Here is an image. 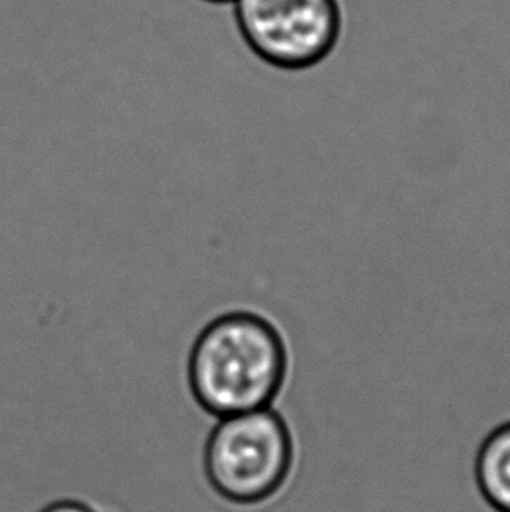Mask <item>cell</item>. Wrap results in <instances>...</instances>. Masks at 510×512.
Wrapping results in <instances>:
<instances>
[{
	"mask_svg": "<svg viewBox=\"0 0 510 512\" xmlns=\"http://www.w3.org/2000/svg\"><path fill=\"white\" fill-rule=\"evenodd\" d=\"M285 369L282 341L266 320L228 313L201 333L189 360V380L208 413L224 416L269 408Z\"/></svg>",
	"mask_w": 510,
	"mask_h": 512,
	"instance_id": "obj_1",
	"label": "cell"
},
{
	"mask_svg": "<svg viewBox=\"0 0 510 512\" xmlns=\"http://www.w3.org/2000/svg\"><path fill=\"white\" fill-rule=\"evenodd\" d=\"M294 446L282 416L271 408L224 416L203 450L201 469L221 499L259 506L287 488Z\"/></svg>",
	"mask_w": 510,
	"mask_h": 512,
	"instance_id": "obj_2",
	"label": "cell"
},
{
	"mask_svg": "<svg viewBox=\"0 0 510 512\" xmlns=\"http://www.w3.org/2000/svg\"><path fill=\"white\" fill-rule=\"evenodd\" d=\"M233 6L245 44L278 72L317 69L345 34L341 0H235Z\"/></svg>",
	"mask_w": 510,
	"mask_h": 512,
	"instance_id": "obj_3",
	"label": "cell"
},
{
	"mask_svg": "<svg viewBox=\"0 0 510 512\" xmlns=\"http://www.w3.org/2000/svg\"><path fill=\"white\" fill-rule=\"evenodd\" d=\"M474 483L491 512H510V423L484 439L474 462Z\"/></svg>",
	"mask_w": 510,
	"mask_h": 512,
	"instance_id": "obj_4",
	"label": "cell"
},
{
	"mask_svg": "<svg viewBox=\"0 0 510 512\" xmlns=\"http://www.w3.org/2000/svg\"><path fill=\"white\" fill-rule=\"evenodd\" d=\"M41 512H98L81 500H56L53 504L44 507Z\"/></svg>",
	"mask_w": 510,
	"mask_h": 512,
	"instance_id": "obj_5",
	"label": "cell"
},
{
	"mask_svg": "<svg viewBox=\"0 0 510 512\" xmlns=\"http://www.w3.org/2000/svg\"><path fill=\"white\" fill-rule=\"evenodd\" d=\"M205 2H210V4H233L235 0H205Z\"/></svg>",
	"mask_w": 510,
	"mask_h": 512,
	"instance_id": "obj_6",
	"label": "cell"
}]
</instances>
